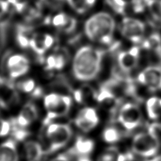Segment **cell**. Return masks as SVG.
<instances>
[{"label":"cell","mask_w":161,"mask_h":161,"mask_svg":"<svg viewBox=\"0 0 161 161\" xmlns=\"http://www.w3.org/2000/svg\"><path fill=\"white\" fill-rule=\"evenodd\" d=\"M104 51L90 46L80 48L75 55L73 63L74 77L87 82L96 78L102 69Z\"/></svg>","instance_id":"obj_1"},{"label":"cell","mask_w":161,"mask_h":161,"mask_svg":"<svg viewBox=\"0 0 161 161\" xmlns=\"http://www.w3.org/2000/svg\"><path fill=\"white\" fill-rule=\"evenodd\" d=\"M116 22L110 14L100 12L90 16L85 24V33L89 39L104 45H110Z\"/></svg>","instance_id":"obj_2"},{"label":"cell","mask_w":161,"mask_h":161,"mask_svg":"<svg viewBox=\"0 0 161 161\" xmlns=\"http://www.w3.org/2000/svg\"><path fill=\"white\" fill-rule=\"evenodd\" d=\"M73 100L70 96L51 93L44 97V106L47 116L43 120V125L48 126L53 119L67 115L72 107Z\"/></svg>","instance_id":"obj_3"},{"label":"cell","mask_w":161,"mask_h":161,"mask_svg":"<svg viewBox=\"0 0 161 161\" xmlns=\"http://www.w3.org/2000/svg\"><path fill=\"white\" fill-rule=\"evenodd\" d=\"M73 136V130L66 124H50L46 130V137L49 147L47 154L59 151L67 145Z\"/></svg>","instance_id":"obj_4"},{"label":"cell","mask_w":161,"mask_h":161,"mask_svg":"<svg viewBox=\"0 0 161 161\" xmlns=\"http://www.w3.org/2000/svg\"><path fill=\"white\" fill-rule=\"evenodd\" d=\"M160 147L158 137L154 130L136 135L132 141V150L142 157H151L157 153Z\"/></svg>","instance_id":"obj_5"},{"label":"cell","mask_w":161,"mask_h":161,"mask_svg":"<svg viewBox=\"0 0 161 161\" xmlns=\"http://www.w3.org/2000/svg\"><path fill=\"white\" fill-rule=\"evenodd\" d=\"M120 32L123 37L133 43L138 44L144 40L146 25L136 19L125 17L121 22Z\"/></svg>","instance_id":"obj_6"},{"label":"cell","mask_w":161,"mask_h":161,"mask_svg":"<svg viewBox=\"0 0 161 161\" xmlns=\"http://www.w3.org/2000/svg\"><path fill=\"white\" fill-rule=\"evenodd\" d=\"M118 119L125 129L131 131L141 124L142 121V113L136 104L129 102L121 107Z\"/></svg>","instance_id":"obj_7"},{"label":"cell","mask_w":161,"mask_h":161,"mask_svg":"<svg viewBox=\"0 0 161 161\" xmlns=\"http://www.w3.org/2000/svg\"><path fill=\"white\" fill-rule=\"evenodd\" d=\"M137 80L151 91L161 90V67L149 66L138 74Z\"/></svg>","instance_id":"obj_8"},{"label":"cell","mask_w":161,"mask_h":161,"mask_svg":"<svg viewBox=\"0 0 161 161\" xmlns=\"http://www.w3.org/2000/svg\"><path fill=\"white\" fill-rule=\"evenodd\" d=\"M6 66L10 78L16 79L29 72V61L23 55L14 54L8 58Z\"/></svg>","instance_id":"obj_9"},{"label":"cell","mask_w":161,"mask_h":161,"mask_svg":"<svg viewBox=\"0 0 161 161\" xmlns=\"http://www.w3.org/2000/svg\"><path fill=\"white\" fill-rule=\"evenodd\" d=\"M98 123V114L92 107H85L80 110L75 119L77 127L84 132L90 131L97 126Z\"/></svg>","instance_id":"obj_10"},{"label":"cell","mask_w":161,"mask_h":161,"mask_svg":"<svg viewBox=\"0 0 161 161\" xmlns=\"http://www.w3.org/2000/svg\"><path fill=\"white\" fill-rule=\"evenodd\" d=\"M140 55V48L134 46L128 51H121L117 56L118 65L124 72L131 71L137 65Z\"/></svg>","instance_id":"obj_11"},{"label":"cell","mask_w":161,"mask_h":161,"mask_svg":"<svg viewBox=\"0 0 161 161\" xmlns=\"http://www.w3.org/2000/svg\"><path fill=\"white\" fill-rule=\"evenodd\" d=\"M38 117V111L36 104L32 102H28L24 105L23 109L16 118V123L19 126L23 128H26L36 120Z\"/></svg>","instance_id":"obj_12"},{"label":"cell","mask_w":161,"mask_h":161,"mask_svg":"<svg viewBox=\"0 0 161 161\" xmlns=\"http://www.w3.org/2000/svg\"><path fill=\"white\" fill-rule=\"evenodd\" d=\"M94 148V142L92 140L78 136L76 138L74 146L67 153L71 157H75L77 155H89L93 151Z\"/></svg>","instance_id":"obj_13"},{"label":"cell","mask_w":161,"mask_h":161,"mask_svg":"<svg viewBox=\"0 0 161 161\" xmlns=\"http://www.w3.org/2000/svg\"><path fill=\"white\" fill-rule=\"evenodd\" d=\"M0 161H19L17 148L12 138L0 145Z\"/></svg>","instance_id":"obj_14"},{"label":"cell","mask_w":161,"mask_h":161,"mask_svg":"<svg viewBox=\"0 0 161 161\" xmlns=\"http://www.w3.org/2000/svg\"><path fill=\"white\" fill-rule=\"evenodd\" d=\"M24 151L29 161H41L45 154L41 144L34 141H29L25 143Z\"/></svg>","instance_id":"obj_15"},{"label":"cell","mask_w":161,"mask_h":161,"mask_svg":"<svg viewBox=\"0 0 161 161\" xmlns=\"http://www.w3.org/2000/svg\"><path fill=\"white\" fill-rule=\"evenodd\" d=\"M146 111L150 119H157L161 116V98L153 97L146 102Z\"/></svg>","instance_id":"obj_16"},{"label":"cell","mask_w":161,"mask_h":161,"mask_svg":"<svg viewBox=\"0 0 161 161\" xmlns=\"http://www.w3.org/2000/svg\"><path fill=\"white\" fill-rule=\"evenodd\" d=\"M29 47L36 53L38 56H43L47 51L44 42V34H36L30 38Z\"/></svg>","instance_id":"obj_17"},{"label":"cell","mask_w":161,"mask_h":161,"mask_svg":"<svg viewBox=\"0 0 161 161\" xmlns=\"http://www.w3.org/2000/svg\"><path fill=\"white\" fill-rule=\"evenodd\" d=\"M139 0H107V2L112 7L116 13L124 14L127 7H131L137 3Z\"/></svg>","instance_id":"obj_18"},{"label":"cell","mask_w":161,"mask_h":161,"mask_svg":"<svg viewBox=\"0 0 161 161\" xmlns=\"http://www.w3.org/2000/svg\"><path fill=\"white\" fill-rule=\"evenodd\" d=\"M11 122V134H12L14 140L18 141H22L26 139L29 136L30 133L26 129V128H23L19 126L16 123V118H12L10 119Z\"/></svg>","instance_id":"obj_19"},{"label":"cell","mask_w":161,"mask_h":161,"mask_svg":"<svg viewBox=\"0 0 161 161\" xmlns=\"http://www.w3.org/2000/svg\"><path fill=\"white\" fill-rule=\"evenodd\" d=\"M102 138L108 143H115L120 141L121 134L120 131L116 127H107L102 133Z\"/></svg>","instance_id":"obj_20"},{"label":"cell","mask_w":161,"mask_h":161,"mask_svg":"<svg viewBox=\"0 0 161 161\" xmlns=\"http://www.w3.org/2000/svg\"><path fill=\"white\" fill-rule=\"evenodd\" d=\"M153 19L161 22V0H143Z\"/></svg>","instance_id":"obj_21"},{"label":"cell","mask_w":161,"mask_h":161,"mask_svg":"<svg viewBox=\"0 0 161 161\" xmlns=\"http://www.w3.org/2000/svg\"><path fill=\"white\" fill-rule=\"evenodd\" d=\"M36 87V82L34 80L28 79L20 81L16 85V88L24 93H31Z\"/></svg>","instance_id":"obj_22"},{"label":"cell","mask_w":161,"mask_h":161,"mask_svg":"<svg viewBox=\"0 0 161 161\" xmlns=\"http://www.w3.org/2000/svg\"><path fill=\"white\" fill-rule=\"evenodd\" d=\"M70 17V16H69L65 13H60L53 18L52 24L55 27L62 29L68 24Z\"/></svg>","instance_id":"obj_23"},{"label":"cell","mask_w":161,"mask_h":161,"mask_svg":"<svg viewBox=\"0 0 161 161\" xmlns=\"http://www.w3.org/2000/svg\"><path fill=\"white\" fill-rule=\"evenodd\" d=\"M68 4L78 14L85 13L88 9L85 0H67Z\"/></svg>","instance_id":"obj_24"},{"label":"cell","mask_w":161,"mask_h":161,"mask_svg":"<svg viewBox=\"0 0 161 161\" xmlns=\"http://www.w3.org/2000/svg\"><path fill=\"white\" fill-rule=\"evenodd\" d=\"M118 155L115 148H109L100 155L98 161H117Z\"/></svg>","instance_id":"obj_25"},{"label":"cell","mask_w":161,"mask_h":161,"mask_svg":"<svg viewBox=\"0 0 161 161\" xmlns=\"http://www.w3.org/2000/svg\"><path fill=\"white\" fill-rule=\"evenodd\" d=\"M16 42H17L18 45L21 48H27L29 47L30 38L28 37L26 34L17 31V34H16Z\"/></svg>","instance_id":"obj_26"},{"label":"cell","mask_w":161,"mask_h":161,"mask_svg":"<svg viewBox=\"0 0 161 161\" xmlns=\"http://www.w3.org/2000/svg\"><path fill=\"white\" fill-rule=\"evenodd\" d=\"M55 70H60L65 67L66 62H67V58L65 55L62 53H55Z\"/></svg>","instance_id":"obj_27"},{"label":"cell","mask_w":161,"mask_h":161,"mask_svg":"<svg viewBox=\"0 0 161 161\" xmlns=\"http://www.w3.org/2000/svg\"><path fill=\"white\" fill-rule=\"evenodd\" d=\"M77 22L76 19L73 17H70V19H69L68 24H66L61 30H63V31L67 33V34H70V33L73 32L75 30L77 27Z\"/></svg>","instance_id":"obj_28"},{"label":"cell","mask_w":161,"mask_h":161,"mask_svg":"<svg viewBox=\"0 0 161 161\" xmlns=\"http://www.w3.org/2000/svg\"><path fill=\"white\" fill-rule=\"evenodd\" d=\"M46 70H55V54L50 55L46 59Z\"/></svg>","instance_id":"obj_29"},{"label":"cell","mask_w":161,"mask_h":161,"mask_svg":"<svg viewBox=\"0 0 161 161\" xmlns=\"http://www.w3.org/2000/svg\"><path fill=\"white\" fill-rule=\"evenodd\" d=\"M9 8V4L5 0H0V18L7 12Z\"/></svg>","instance_id":"obj_30"},{"label":"cell","mask_w":161,"mask_h":161,"mask_svg":"<svg viewBox=\"0 0 161 161\" xmlns=\"http://www.w3.org/2000/svg\"><path fill=\"white\" fill-rule=\"evenodd\" d=\"M44 42H45V46L46 47V49L48 50L51 48L55 42L54 38L50 34H44Z\"/></svg>","instance_id":"obj_31"},{"label":"cell","mask_w":161,"mask_h":161,"mask_svg":"<svg viewBox=\"0 0 161 161\" xmlns=\"http://www.w3.org/2000/svg\"><path fill=\"white\" fill-rule=\"evenodd\" d=\"M51 161H73V160H72V157L68 153H65L58 155L57 157L53 158Z\"/></svg>","instance_id":"obj_32"},{"label":"cell","mask_w":161,"mask_h":161,"mask_svg":"<svg viewBox=\"0 0 161 161\" xmlns=\"http://www.w3.org/2000/svg\"><path fill=\"white\" fill-rule=\"evenodd\" d=\"M43 89L40 87H36L34 89V90L31 92L32 96L34 97V98L41 97L43 95Z\"/></svg>","instance_id":"obj_33"},{"label":"cell","mask_w":161,"mask_h":161,"mask_svg":"<svg viewBox=\"0 0 161 161\" xmlns=\"http://www.w3.org/2000/svg\"><path fill=\"white\" fill-rule=\"evenodd\" d=\"M96 1H97V0H85V2L88 6V7L90 8L91 7H92L93 5L95 4Z\"/></svg>","instance_id":"obj_34"},{"label":"cell","mask_w":161,"mask_h":161,"mask_svg":"<svg viewBox=\"0 0 161 161\" xmlns=\"http://www.w3.org/2000/svg\"><path fill=\"white\" fill-rule=\"evenodd\" d=\"M5 82H6V80H5L3 77L0 76V87H2V86L4 84Z\"/></svg>","instance_id":"obj_35"},{"label":"cell","mask_w":161,"mask_h":161,"mask_svg":"<svg viewBox=\"0 0 161 161\" xmlns=\"http://www.w3.org/2000/svg\"><path fill=\"white\" fill-rule=\"evenodd\" d=\"M3 121H4V119H2L1 117H0V129H1L2 123H3Z\"/></svg>","instance_id":"obj_36"}]
</instances>
